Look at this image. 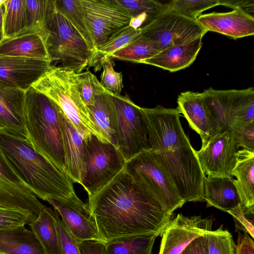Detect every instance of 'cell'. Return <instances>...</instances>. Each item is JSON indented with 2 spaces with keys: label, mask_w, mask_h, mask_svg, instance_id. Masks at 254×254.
<instances>
[{
  "label": "cell",
  "mask_w": 254,
  "mask_h": 254,
  "mask_svg": "<svg viewBox=\"0 0 254 254\" xmlns=\"http://www.w3.org/2000/svg\"><path fill=\"white\" fill-rule=\"evenodd\" d=\"M28 225L45 254H62L55 210L46 207L38 218Z\"/></svg>",
  "instance_id": "obj_28"
},
{
  "label": "cell",
  "mask_w": 254,
  "mask_h": 254,
  "mask_svg": "<svg viewBox=\"0 0 254 254\" xmlns=\"http://www.w3.org/2000/svg\"><path fill=\"white\" fill-rule=\"evenodd\" d=\"M0 254H45L31 230L25 226L0 230Z\"/></svg>",
  "instance_id": "obj_26"
},
{
  "label": "cell",
  "mask_w": 254,
  "mask_h": 254,
  "mask_svg": "<svg viewBox=\"0 0 254 254\" xmlns=\"http://www.w3.org/2000/svg\"><path fill=\"white\" fill-rule=\"evenodd\" d=\"M113 59H109L104 62L101 74V85L107 90L117 94H121L124 87L123 75L121 72L115 70Z\"/></svg>",
  "instance_id": "obj_39"
},
{
  "label": "cell",
  "mask_w": 254,
  "mask_h": 254,
  "mask_svg": "<svg viewBox=\"0 0 254 254\" xmlns=\"http://www.w3.org/2000/svg\"><path fill=\"white\" fill-rule=\"evenodd\" d=\"M3 28L4 38L24 34L26 32L25 0H4Z\"/></svg>",
  "instance_id": "obj_33"
},
{
  "label": "cell",
  "mask_w": 254,
  "mask_h": 254,
  "mask_svg": "<svg viewBox=\"0 0 254 254\" xmlns=\"http://www.w3.org/2000/svg\"><path fill=\"white\" fill-rule=\"evenodd\" d=\"M4 14V6L3 4L0 5V43L4 39L3 28V17Z\"/></svg>",
  "instance_id": "obj_48"
},
{
  "label": "cell",
  "mask_w": 254,
  "mask_h": 254,
  "mask_svg": "<svg viewBox=\"0 0 254 254\" xmlns=\"http://www.w3.org/2000/svg\"><path fill=\"white\" fill-rule=\"evenodd\" d=\"M56 0H25L26 32L37 34L44 42L47 36V25L56 12Z\"/></svg>",
  "instance_id": "obj_29"
},
{
  "label": "cell",
  "mask_w": 254,
  "mask_h": 254,
  "mask_svg": "<svg viewBox=\"0 0 254 254\" xmlns=\"http://www.w3.org/2000/svg\"><path fill=\"white\" fill-rule=\"evenodd\" d=\"M219 5V0H173L168 8L190 19L196 18L205 10Z\"/></svg>",
  "instance_id": "obj_36"
},
{
  "label": "cell",
  "mask_w": 254,
  "mask_h": 254,
  "mask_svg": "<svg viewBox=\"0 0 254 254\" xmlns=\"http://www.w3.org/2000/svg\"><path fill=\"white\" fill-rule=\"evenodd\" d=\"M79 245L81 254H106L105 244L100 241H84Z\"/></svg>",
  "instance_id": "obj_46"
},
{
  "label": "cell",
  "mask_w": 254,
  "mask_h": 254,
  "mask_svg": "<svg viewBox=\"0 0 254 254\" xmlns=\"http://www.w3.org/2000/svg\"><path fill=\"white\" fill-rule=\"evenodd\" d=\"M177 104L179 113L183 114L190 127L200 135L201 147H203L213 135V125L203 103L201 93L182 92L178 97Z\"/></svg>",
  "instance_id": "obj_21"
},
{
  "label": "cell",
  "mask_w": 254,
  "mask_h": 254,
  "mask_svg": "<svg viewBox=\"0 0 254 254\" xmlns=\"http://www.w3.org/2000/svg\"><path fill=\"white\" fill-rule=\"evenodd\" d=\"M59 106L32 87L25 93L26 139L33 148L65 172L62 114Z\"/></svg>",
  "instance_id": "obj_4"
},
{
  "label": "cell",
  "mask_w": 254,
  "mask_h": 254,
  "mask_svg": "<svg viewBox=\"0 0 254 254\" xmlns=\"http://www.w3.org/2000/svg\"><path fill=\"white\" fill-rule=\"evenodd\" d=\"M80 2L95 50L113 35L128 26L132 18L116 0H80Z\"/></svg>",
  "instance_id": "obj_12"
},
{
  "label": "cell",
  "mask_w": 254,
  "mask_h": 254,
  "mask_svg": "<svg viewBox=\"0 0 254 254\" xmlns=\"http://www.w3.org/2000/svg\"><path fill=\"white\" fill-rule=\"evenodd\" d=\"M150 151L186 202L203 201V172L195 150L185 133L177 108L158 105L142 108Z\"/></svg>",
  "instance_id": "obj_2"
},
{
  "label": "cell",
  "mask_w": 254,
  "mask_h": 254,
  "mask_svg": "<svg viewBox=\"0 0 254 254\" xmlns=\"http://www.w3.org/2000/svg\"><path fill=\"white\" fill-rule=\"evenodd\" d=\"M50 67V61L0 55V81L26 91Z\"/></svg>",
  "instance_id": "obj_17"
},
{
  "label": "cell",
  "mask_w": 254,
  "mask_h": 254,
  "mask_svg": "<svg viewBox=\"0 0 254 254\" xmlns=\"http://www.w3.org/2000/svg\"><path fill=\"white\" fill-rule=\"evenodd\" d=\"M203 36H199L180 44L168 47L140 64L176 72L190 66L202 47Z\"/></svg>",
  "instance_id": "obj_20"
},
{
  "label": "cell",
  "mask_w": 254,
  "mask_h": 254,
  "mask_svg": "<svg viewBox=\"0 0 254 254\" xmlns=\"http://www.w3.org/2000/svg\"><path fill=\"white\" fill-rule=\"evenodd\" d=\"M158 52V47L154 41L141 35L127 46L113 53L111 58L140 64Z\"/></svg>",
  "instance_id": "obj_34"
},
{
  "label": "cell",
  "mask_w": 254,
  "mask_h": 254,
  "mask_svg": "<svg viewBox=\"0 0 254 254\" xmlns=\"http://www.w3.org/2000/svg\"><path fill=\"white\" fill-rule=\"evenodd\" d=\"M235 254H254V242L248 233L244 232V234L238 232Z\"/></svg>",
  "instance_id": "obj_44"
},
{
  "label": "cell",
  "mask_w": 254,
  "mask_h": 254,
  "mask_svg": "<svg viewBox=\"0 0 254 254\" xmlns=\"http://www.w3.org/2000/svg\"><path fill=\"white\" fill-rule=\"evenodd\" d=\"M203 103L213 125V135L254 121V89L216 90L201 93Z\"/></svg>",
  "instance_id": "obj_7"
},
{
  "label": "cell",
  "mask_w": 254,
  "mask_h": 254,
  "mask_svg": "<svg viewBox=\"0 0 254 254\" xmlns=\"http://www.w3.org/2000/svg\"><path fill=\"white\" fill-rule=\"evenodd\" d=\"M0 55L50 61L45 42L37 34L4 38L0 43Z\"/></svg>",
  "instance_id": "obj_25"
},
{
  "label": "cell",
  "mask_w": 254,
  "mask_h": 254,
  "mask_svg": "<svg viewBox=\"0 0 254 254\" xmlns=\"http://www.w3.org/2000/svg\"></svg>",
  "instance_id": "obj_50"
},
{
  "label": "cell",
  "mask_w": 254,
  "mask_h": 254,
  "mask_svg": "<svg viewBox=\"0 0 254 254\" xmlns=\"http://www.w3.org/2000/svg\"><path fill=\"white\" fill-rule=\"evenodd\" d=\"M45 43L51 67L79 73L88 67L92 52L85 41L62 14L56 11L47 25Z\"/></svg>",
  "instance_id": "obj_6"
},
{
  "label": "cell",
  "mask_w": 254,
  "mask_h": 254,
  "mask_svg": "<svg viewBox=\"0 0 254 254\" xmlns=\"http://www.w3.org/2000/svg\"><path fill=\"white\" fill-rule=\"evenodd\" d=\"M54 210L62 254H81L79 243L63 223L58 212Z\"/></svg>",
  "instance_id": "obj_40"
},
{
  "label": "cell",
  "mask_w": 254,
  "mask_h": 254,
  "mask_svg": "<svg viewBox=\"0 0 254 254\" xmlns=\"http://www.w3.org/2000/svg\"><path fill=\"white\" fill-rule=\"evenodd\" d=\"M61 118L65 173L73 183L81 185L83 164V137L76 130L63 112Z\"/></svg>",
  "instance_id": "obj_23"
},
{
  "label": "cell",
  "mask_w": 254,
  "mask_h": 254,
  "mask_svg": "<svg viewBox=\"0 0 254 254\" xmlns=\"http://www.w3.org/2000/svg\"><path fill=\"white\" fill-rule=\"evenodd\" d=\"M237 162L231 174L240 200V205L246 214L254 212V151L239 149Z\"/></svg>",
  "instance_id": "obj_22"
},
{
  "label": "cell",
  "mask_w": 254,
  "mask_h": 254,
  "mask_svg": "<svg viewBox=\"0 0 254 254\" xmlns=\"http://www.w3.org/2000/svg\"><path fill=\"white\" fill-rule=\"evenodd\" d=\"M239 148L232 130L229 129L213 135L196 154L205 175L233 177Z\"/></svg>",
  "instance_id": "obj_14"
},
{
  "label": "cell",
  "mask_w": 254,
  "mask_h": 254,
  "mask_svg": "<svg viewBox=\"0 0 254 254\" xmlns=\"http://www.w3.org/2000/svg\"><path fill=\"white\" fill-rule=\"evenodd\" d=\"M4 2V0H0V5L2 4Z\"/></svg>",
  "instance_id": "obj_49"
},
{
  "label": "cell",
  "mask_w": 254,
  "mask_h": 254,
  "mask_svg": "<svg viewBox=\"0 0 254 254\" xmlns=\"http://www.w3.org/2000/svg\"><path fill=\"white\" fill-rule=\"evenodd\" d=\"M74 82L79 95L87 107L93 105L95 97L106 92L96 76L89 71L75 73Z\"/></svg>",
  "instance_id": "obj_35"
},
{
  "label": "cell",
  "mask_w": 254,
  "mask_h": 254,
  "mask_svg": "<svg viewBox=\"0 0 254 254\" xmlns=\"http://www.w3.org/2000/svg\"><path fill=\"white\" fill-rule=\"evenodd\" d=\"M157 233L126 236L104 243L106 254H152Z\"/></svg>",
  "instance_id": "obj_31"
},
{
  "label": "cell",
  "mask_w": 254,
  "mask_h": 254,
  "mask_svg": "<svg viewBox=\"0 0 254 254\" xmlns=\"http://www.w3.org/2000/svg\"><path fill=\"white\" fill-rule=\"evenodd\" d=\"M0 147L13 170L37 197L46 201L75 193L71 178L26 138L0 129Z\"/></svg>",
  "instance_id": "obj_3"
},
{
  "label": "cell",
  "mask_w": 254,
  "mask_h": 254,
  "mask_svg": "<svg viewBox=\"0 0 254 254\" xmlns=\"http://www.w3.org/2000/svg\"><path fill=\"white\" fill-rule=\"evenodd\" d=\"M141 30V36L154 41L159 52L194 38L203 37L207 32L196 20L186 18L168 7Z\"/></svg>",
  "instance_id": "obj_11"
},
{
  "label": "cell",
  "mask_w": 254,
  "mask_h": 254,
  "mask_svg": "<svg viewBox=\"0 0 254 254\" xmlns=\"http://www.w3.org/2000/svg\"><path fill=\"white\" fill-rule=\"evenodd\" d=\"M232 130L239 148L254 151V121L241 124Z\"/></svg>",
  "instance_id": "obj_42"
},
{
  "label": "cell",
  "mask_w": 254,
  "mask_h": 254,
  "mask_svg": "<svg viewBox=\"0 0 254 254\" xmlns=\"http://www.w3.org/2000/svg\"><path fill=\"white\" fill-rule=\"evenodd\" d=\"M114 108L113 93L109 90L96 96L95 103L87 107L91 120L103 140L116 146L113 125Z\"/></svg>",
  "instance_id": "obj_27"
},
{
  "label": "cell",
  "mask_w": 254,
  "mask_h": 254,
  "mask_svg": "<svg viewBox=\"0 0 254 254\" xmlns=\"http://www.w3.org/2000/svg\"><path fill=\"white\" fill-rule=\"evenodd\" d=\"M56 11L64 16L75 28L92 52L95 50L93 39L86 21L80 0H56Z\"/></svg>",
  "instance_id": "obj_32"
},
{
  "label": "cell",
  "mask_w": 254,
  "mask_h": 254,
  "mask_svg": "<svg viewBox=\"0 0 254 254\" xmlns=\"http://www.w3.org/2000/svg\"><path fill=\"white\" fill-rule=\"evenodd\" d=\"M213 220L179 213L163 230L159 254H180L194 239L212 230Z\"/></svg>",
  "instance_id": "obj_15"
},
{
  "label": "cell",
  "mask_w": 254,
  "mask_h": 254,
  "mask_svg": "<svg viewBox=\"0 0 254 254\" xmlns=\"http://www.w3.org/2000/svg\"><path fill=\"white\" fill-rule=\"evenodd\" d=\"M99 241L157 233L161 236L172 215L140 189L124 170L87 203Z\"/></svg>",
  "instance_id": "obj_1"
},
{
  "label": "cell",
  "mask_w": 254,
  "mask_h": 254,
  "mask_svg": "<svg viewBox=\"0 0 254 254\" xmlns=\"http://www.w3.org/2000/svg\"><path fill=\"white\" fill-rule=\"evenodd\" d=\"M141 34V28L135 29L129 25L116 33L95 49L88 67H94L95 71L100 70L104 62L111 59L113 53L138 38Z\"/></svg>",
  "instance_id": "obj_30"
},
{
  "label": "cell",
  "mask_w": 254,
  "mask_h": 254,
  "mask_svg": "<svg viewBox=\"0 0 254 254\" xmlns=\"http://www.w3.org/2000/svg\"><path fill=\"white\" fill-rule=\"evenodd\" d=\"M83 164L81 185L91 197L124 169L126 161L114 144L94 135L83 138Z\"/></svg>",
  "instance_id": "obj_8"
},
{
  "label": "cell",
  "mask_w": 254,
  "mask_h": 254,
  "mask_svg": "<svg viewBox=\"0 0 254 254\" xmlns=\"http://www.w3.org/2000/svg\"><path fill=\"white\" fill-rule=\"evenodd\" d=\"M132 18L146 13L155 19L167 9V4L154 0H116Z\"/></svg>",
  "instance_id": "obj_38"
},
{
  "label": "cell",
  "mask_w": 254,
  "mask_h": 254,
  "mask_svg": "<svg viewBox=\"0 0 254 254\" xmlns=\"http://www.w3.org/2000/svg\"><path fill=\"white\" fill-rule=\"evenodd\" d=\"M113 125L116 146L126 162L150 149L147 127L142 108L128 96L113 93Z\"/></svg>",
  "instance_id": "obj_10"
},
{
  "label": "cell",
  "mask_w": 254,
  "mask_h": 254,
  "mask_svg": "<svg viewBox=\"0 0 254 254\" xmlns=\"http://www.w3.org/2000/svg\"><path fill=\"white\" fill-rule=\"evenodd\" d=\"M234 180L233 177L205 176L203 199L207 207H214L227 212L240 204Z\"/></svg>",
  "instance_id": "obj_24"
},
{
  "label": "cell",
  "mask_w": 254,
  "mask_h": 254,
  "mask_svg": "<svg viewBox=\"0 0 254 254\" xmlns=\"http://www.w3.org/2000/svg\"><path fill=\"white\" fill-rule=\"evenodd\" d=\"M25 93L0 81V129L26 139Z\"/></svg>",
  "instance_id": "obj_18"
},
{
  "label": "cell",
  "mask_w": 254,
  "mask_h": 254,
  "mask_svg": "<svg viewBox=\"0 0 254 254\" xmlns=\"http://www.w3.org/2000/svg\"><path fill=\"white\" fill-rule=\"evenodd\" d=\"M124 170L134 182L170 215L186 202L151 151H143L126 163Z\"/></svg>",
  "instance_id": "obj_9"
},
{
  "label": "cell",
  "mask_w": 254,
  "mask_h": 254,
  "mask_svg": "<svg viewBox=\"0 0 254 254\" xmlns=\"http://www.w3.org/2000/svg\"><path fill=\"white\" fill-rule=\"evenodd\" d=\"M30 222L28 216L24 213L0 206V230L25 226Z\"/></svg>",
  "instance_id": "obj_41"
},
{
  "label": "cell",
  "mask_w": 254,
  "mask_h": 254,
  "mask_svg": "<svg viewBox=\"0 0 254 254\" xmlns=\"http://www.w3.org/2000/svg\"><path fill=\"white\" fill-rule=\"evenodd\" d=\"M62 217V221L79 243L87 240H99L96 224L87 204L76 193L61 199L47 200Z\"/></svg>",
  "instance_id": "obj_16"
},
{
  "label": "cell",
  "mask_w": 254,
  "mask_h": 254,
  "mask_svg": "<svg viewBox=\"0 0 254 254\" xmlns=\"http://www.w3.org/2000/svg\"><path fill=\"white\" fill-rule=\"evenodd\" d=\"M181 254H209L204 235L193 240Z\"/></svg>",
  "instance_id": "obj_47"
},
{
  "label": "cell",
  "mask_w": 254,
  "mask_h": 254,
  "mask_svg": "<svg viewBox=\"0 0 254 254\" xmlns=\"http://www.w3.org/2000/svg\"><path fill=\"white\" fill-rule=\"evenodd\" d=\"M196 20L207 32L219 33L235 39L254 35V17L239 9L200 15Z\"/></svg>",
  "instance_id": "obj_19"
},
{
  "label": "cell",
  "mask_w": 254,
  "mask_h": 254,
  "mask_svg": "<svg viewBox=\"0 0 254 254\" xmlns=\"http://www.w3.org/2000/svg\"><path fill=\"white\" fill-rule=\"evenodd\" d=\"M75 73L69 69L50 67L32 88L54 101L83 138L92 134L104 141L76 89Z\"/></svg>",
  "instance_id": "obj_5"
},
{
  "label": "cell",
  "mask_w": 254,
  "mask_h": 254,
  "mask_svg": "<svg viewBox=\"0 0 254 254\" xmlns=\"http://www.w3.org/2000/svg\"><path fill=\"white\" fill-rule=\"evenodd\" d=\"M209 254H235V245L231 234L222 226L204 235Z\"/></svg>",
  "instance_id": "obj_37"
},
{
  "label": "cell",
  "mask_w": 254,
  "mask_h": 254,
  "mask_svg": "<svg viewBox=\"0 0 254 254\" xmlns=\"http://www.w3.org/2000/svg\"><path fill=\"white\" fill-rule=\"evenodd\" d=\"M230 214L234 220L236 231L241 230L250 234L252 238H254V221L250 220L251 216L244 213L240 204L227 212Z\"/></svg>",
  "instance_id": "obj_43"
},
{
  "label": "cell",
  "mask_w": 254,
  "mask_h": 254,
  "mask_svg": "<svg viewBox=\"0 0 254 254\" xmlns=\"http://www.w3.org/2000/svg\"><path fill=\"white\" fill-rule=\"evenodd\" d=\"M219 5L240 9L254 17V0H219Z\"/></svg>",
  "instance_id": "obj_45"
},
{
  "label": "cell",
  "mask_w": 254,
  "mask_h": 254,
  "mask_svg": "<svg viewBox=\"0 0 254 254\" xmlns=\"http://www.w3.org/2000/svg\"><path fill=\"white\" fill-rule=\"evenodd\" d=\"M0 206L25 214L30 223L46 208L12 169L0 147Z\"/></svg>",
  "instance_id": "obj_13"
}]
</instances>
